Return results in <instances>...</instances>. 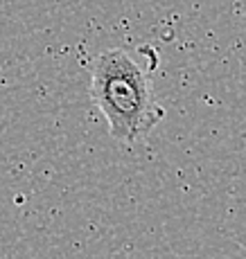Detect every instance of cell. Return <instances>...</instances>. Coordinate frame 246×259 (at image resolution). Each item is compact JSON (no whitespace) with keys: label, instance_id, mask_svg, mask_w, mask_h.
<instances>
[{"label":"cell","instance_id":"1","mask_svg":"<svg viewBox=\"0 0 246 259\" xmlns=\"http://www.w3.org/2000/svg\"><path fill=\"white\" fill-rule=\"evenodd\" d=\"M147 52L149 48H113L90 63V97L120 142H143L165 117L152 86L156 59L145 63Z\"/></svg>","mask_w":246,"mask_h":259}]
</instances>
